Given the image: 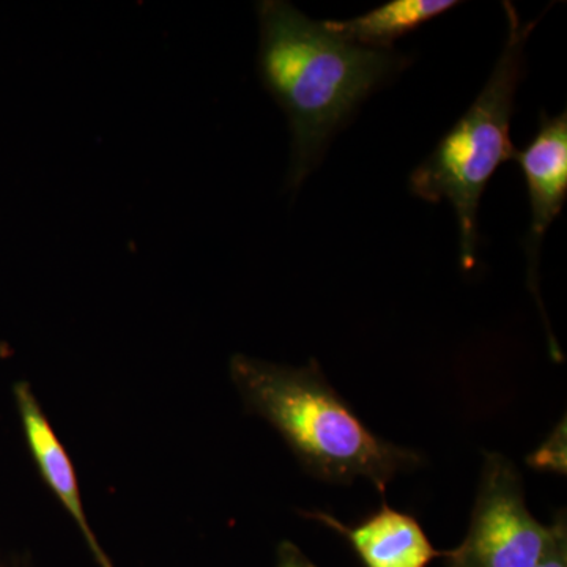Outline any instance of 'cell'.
I'll return each instance as SVG.
<instances>
[{
    "mask_svg": "<svg viewBox=\"0 0 567 567\" xmlns=\"http://www.w3.org/2000/svg\"><path fill=\"white\" fill-rule=\"evenodd\" d=\"M554 528L540 524L525 499L517 466L498 453L484 457L468 533L445 551L446 567H536Z\"/></svg>",
    "mask_w": 567,
    "mask_h": 567,
    "instance_id": "obj_4",
    "label": "cell"
},
{
    "mask_svg": "<svg viewBox=\"0 0 567 567\" xmlns=\"http://www.w3.org/2000/svg\"><path fill=\"white\" fill-rule=\"evenodd\" d=\"M13 395L25 443H28L29 453H31L33 464L39 470L41 480L50 487L52 494L58 496L61 505L65 507L66 513L70 514L76 527L80 528L96 565L100 567H115L104 548L100 546L92 525L89 524L84 505H82L76 470H74L65 446L62 445L61 440L52 429L50 420L44 415L32 386L28 382H18L13 386Z\"/></svg>",
    "mask_w": 567,
    "mask_h": 567,
    "instance_id": "obj_6",
    "label": "cell"
},
{
    "mask_svg": "<svg viewBox=\"0 0 567 567\" xmlns=\"http://www.w3.org/2000/svg\"><path fill=\"white\" fill-rule=\"evenodd\" d=\"M229 372L248 412L267 421L320 480L350 484L364 477L385 492L399 473L423 462L415 451L374 434L315 360L292 368L237 353L230 358Z\"/></svg>",
    "mask_w": 567,
    "mask_h": 567,
    "instance_id": "obj_2",
    "label": "cell"
},
{
    "mask_svg": "<svg viewBox=\"0 0 567 567\" xmlns=\"http://www.w3.org/2000/svg\"><path fill=\"white\" fill-rule=\"evenodd\" d=\"M257 70L264 87L289 118V186L298 188L333 134L406 61L388 51L354 47L282 0L257 3Z\"/></svg>",
    "mask_w": 567,
    "mask_h": 567,
    "instance_id": "obj_1",
    "label": "cell"
},
{
    "mask_svg": "<svg viewBox=\"0 0 567 567\" xmlns=\"http://www.w3.org/2000/svg\"><path fill=\"white\" fill-rule=\"evenodd\" d=\"M306 517L344 536L365 567H427L432 559L445 557V551L432 546L416 518L386 503L354 527L327 513H308Z\"/></svg>",
    "mask_w": 567,
    "mask_h": 567,
    "instance_id": "obj_7",
    "label": "cell"
},
{
    "mask_svg": "<svg viewBox=\"0 0 567 567\" xmlns=\"http://www.w3.org/2000/svg\"><path fill=\"white\" fill-rule=\"evenodd\" d=\"M528 464L539 470H550L566 475V421L559 423L544 445L528 458Z\"/></svg>",
    "mask_w": 567,
    "mask_h": 567,
    "instance_id": "obj_9",
    "label": "cell"
},
{
    "mask_svg": "<svg viewBox=\"0 0 567 567\" xmlns=\"http://www.w3.org/2000/svg\"><path fill=\"white\" fill-rule=\"evenodd\" d=\"M514 159L520 164L527 182L532 224L525 238L528 259V286L539 298V254L544 235L558 218L567 199V112L555 117L543 114L539 130L524 151H516Z\"/></svg>",
    "mask_w": 567,
    "mask_h": 567,
    "instance_id": "obj_5",
    "label": "cell"
},
{
    "mask_svg": "<svg viewBox=\"0 0 567 567\" xmlns=\"http://www.w3.org/2000/svg\"><path fill=\"white\" fill-rule=\"evenodd\" d=\"M551 528H554V535H551L550 546H548L546 554L536 567H567V522L565 513H559L555 517Z\"/></svg>",
    "mask_w": 567,
    "mask_h": 567,
    "instance_id": "obj_10",
    "label": "cell"
},
{
    "mask_svg": "<svg viewBox=\"0 0 567 567\" xmlns=\"http://www.w3.org/2000/svg\"><path fill=\"white\" fill-rule=\"evenodd\" d=\"M456 7V0H391L353 20L323 21V25L354 47L388 51L395 40Z\"/></svg>",
    "mask_w": 567,
    "mask_h": 567,
    "instance_id": "obj_8",
    "label": "cell"
},
{
    "mask_svg": "<svg viewBox=\"0 0 567 567\" xmlns=\"http://www.w3.org/2000/svg\"><path fill=\"white\" fill-rule=\"evenodd\" d=\"M0 567H9V566L2 565V563H0Z\"/></svg>",
    "mask_w": 567,
    "mask_h": 567,
    "instance_id": "obj_12",
    "label": "cell"
},
{
    "mask_svg": "<svg viewBox=\"0 0 567 567\" xmlns=\"http://www.w3.org/2000/svg\"><path fill=\"white\" fill-rule=\"evenodd\" d=\"M276 567H317L303 551L292 543H282L278 548V566Z\"/></svg>",
    "mask_w": 567,
    "mask_h": 567,
    "instance_id": "obj_11",
    "label": "cell"
},
{
    "mask_svg": "<svg viewBox=\"0 0 567 567\" xmlns=\"http://www.w3.org/2000/svg\"><path fill=\"white\" fill-rule=\"evenodd\" d=\"M507 39L491 78L472 106L440 140L434 152L410 175V192L431 204L447 200L456 212L461 264H476L477 210L499 164L514 159L509 128L525 44L537 21H522L513 3H503Z\"/></svg>",
    "mask_w": 567,
    "mask_h": 567,
    "instance_id": "obj_3",
    "label": "cell"
}]
</instances>
